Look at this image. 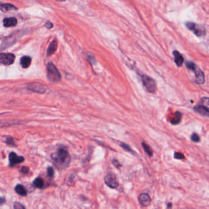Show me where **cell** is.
Listing matches in <instances>:
<instances>
[{
	"mask_svg": "<svg viewBox=\"0 0 209 209\" xmlns=\"http://www.w3.org/2000/svg\"><path fill=\"white\" fill-rule=\"evenodd\" d=\"M16 56L13 53H1L0 63L4 65H10L14 63Z\"/></svg>",
	"mask_w": 209,
	"mask_h": 209,
	"instance_id": "obj_7",
	"label": "cell"
},
{
	"mask_svg": "<svg viewBox=\"0 0 209 209\" xmlns=\"http://www.w3.org/2000/svg\"><path fill=\"white\" fill-rule=\"evenodd\" d=\"M57 1H65L66 0H56Z\"/></svg>",
	"mask_w": 209,
	"mask_h": 209,
	"instance_id": "obj_33",
	"label": "cell"
},
{
	"mask_svg": "<svg viewBox=\"0 0 209 209\" xmlns=\"http://www.w3.org/2000/svg\"><path fill=\"white\" fill-rule=\"evenodd\" d=\"M25 159L23 157L18 156L16 153L14 152L10 153L9 155V166L10 167H14L18 164H20L24 161Z\"/></svg>",
	"mask_w": 209,
	"mask_h": 209,
	"instance_id": "obj_8",
	"label": "cell"
},
{
	"mask_svg": "<svg viewBox=\"0 0 209 209\" xmlns=\"http://www.w3.org/2000/svg\"><path fill=\"white\" fill-rule=\"evenodd\" d=\"M6 144H8V145H15V143H14V141L13 140V138L11 137H9L6 139Z\"/></svg>",
	"mask_w": 209,
	"mask_h": 209,
	"instance_id": "obj_26",
	"label": "cell"
},
{
	"mask_svg": "<svg viewBox=\"0 0 209 209\" xmlns=\"http://www.w3.org/2000/svg\"><path fill=\"white\" fill-rule=\"evenodd\" d=\"M185 26L198 37L204 36L206 34V30L205 27L201 25L191 22V21H188V22L185 23Z\"/></svg>",
	"mask_w": 209,
	"mask_h": 209,
	"instance_id": "obj_4",
	"label": "cell"
},
{
	"mask_svg": "<svg viewBox=\"0 0 209 209\" xmlns=\"http://www.w3.org/2000/svg\"><path fill=\"white\" fill-rule=\"evenodd\" d=\"M51 157L55 166L60 170L67 168L71 162L68 151L64 148H60L57 152L53 153Z\"/></svg>",
	"mask_w": 209,
	"mask_h": 209,
	"instance_id": "obj_1",
	"label": "cell"
},
{
	"mask_svg": "<svg viewBox=\"0 0 209 209\" xmlns=\"http://www.w3.org/2000/svg\"><path fill=\"white\" fill-rule=\"evenodd\" d=\"M58 44L57 41L56 40H53L50 44L48 47L47 51V56L49 57L51 56L52 54H53L57 49Z\"/></svg>",
	"mask_w": 209,
	"mask_h": 209,
	"instance_id": "obj_13",
	"label": "cell"
},
{
	"mask_svg": "<svg viewBox=\"0 0 209 209\" xmlns=\"http://www.w3.org/2000/svg\"><path fill=\"white\" fill-rule=\"evenodd\" d=\"M14 208H16V209H18V208L21 209V208H25V207L24 205H23L22 204H20V203L16 202L14 204Z\"/></svg>",
	"mask_w": 209,
	"mask_h": 209,
	"instance_id": "obj_27",
	"label": "cell"
},
{
	"mask_svg": "<svg viewBox=\"0 0 209 209\" xmlns=\"http://www.w3.org/2000/svg\"><path fill=\"white\" fill-rule=\"evenodd\" d=\"M142 145L143 148H144V151L148 154V155L149 157H152L153 151H152V149L151 148V147L145 142H142Z\"/></svg>",
	"mask_w": 209,
	"mask_h": 209,
	"instance_id": "obj_21",
	"label": "cell"
},
{
	"mask_svg": "<svg viewBox=\"0 0 209 209\" xmlns=\"http://www.w3.org/2000/svg\"><path fill=\"white\" fill-rule=\"evenodd\" d=\"M5 201H5V199H4V198H3V197L1 198V204H3V202H5Z\"/></svg>",
	"mask_w": 209,
	"mask_h": 209,
	"instance_id": "obj_32",
	"label": "cell"
},
{
	"mask_svg": "<svg viewBox=\"0 0 209 209\" xmlns=\"http://www.w3.org/2000/svg\"><path fill=\"white\" fill-rule=\"evenodd\" d=\"M44 26L47 29H51L53 27V24L51 22H50V21H47V22H46V24L44 25Z\"/></svg>",
	"mask_w": 209,
	"mask_h": 209,
	"instance_id": "obj_29",
	"label": "cell"
},
{
	"mask_svg": "<svg viewBox=\"0 0 209 209\" xmlns=\"http://www.w3.org/2000/svg\"><path fill=\"white\" fill-rule=\"evenodd\" d=\"M47 175L49 176V177H53V174H54V171H53V169L51 167H49L47 168Z\"/></svg>",
	"mask_w": 209,
	"mask_h": 209,
	"instance_id": "obj_25",
	"label": "cell"
},
{
	"mask_svg": "<svg viewBox=\"0 0 209 209\" xmlns=\"http://www.w3.org/2000/svg\"><path fill=\"white\" fill-rule=\"evenodd\" d=\"M15 191L18 194H19L20 196H25L27 194V192L26 189L25 188V187L23 185H20V184L17 185L15 187Z\"/></svg>",
	"mask_w": 209,
	"mask_h": 209,
	"instance_id": "obj_16",
	"label": "cell"
},
{
	"mask_svg": "<svg viewBox=\"0 0 209 209\" xmlns=\"http://www.w3.org/2000/svg\"><path fill=\"white\" fill-rule=\"evenodd\" d=\"M191 139L194 142H200V137L196 133H193L191 137Z\"/></svg>",
	"mask_w": 209,
	"mask_h": 209,
	"instance_id": "obj_23",
	"label": "cell"
},
{
	"mask_svg": "<svg viewBox=\"0 0 209 209\" xmlns=\"http://www.w3.org/2000/svg\"><path fill=\"white\" fill-rule=\"evenodd\" d=\"M201 105H202L209 112V97H202L201 100Z\"/></svg>",
	"mask_w": 209,
	"mask_h": 209,
	"instance_id": "obj_19",
	"label": "cell"
},
{
	"mask_svg": "<svg viewBox=\"0 0 209 209\" xmlns=\"http://www.w3.org/2000/svg\"><path fill=\"white\" fill-rule=\"evenodd\" d=\"M47 77L48 80L52 82H58L61 80V74L57 67L52 63L47 64Z\"/></svg>",
	"mask_w": 209,
	"mask_h": 209,
	"instance_id": "obj_3",
	"label": "cell"
},
{
	"mask_svg": "<svg viewBox=\"0 0 209 209\" xmlns=\"http://www.w3.org/2000/svg\"><path fill=\"white\" fill-rule=\"evenodd\" d=\"M186 67L189 70L193 71L195 74L196 80L195 82L197 84H203L205 82V77L204 72L200 69L192 61H187L186 63Z\"/></svg>",
	"mask_w": 209,
	"mask_h": 209,
	"instance_id": "obj_2",
	"label": "cell"
},
{
	"mask_svg": "<svg viewBox=\"0 0 209 209\" xmlns=\"http://www.w3.org/2000/svg\"><path fill=\"white\" fill-rule=\"evenodd\" d=\"M31 63V58L28 56H24L20 60V64L23 68H28Z\"/></svg>",
	"mask_w": 209,
	"mask_h": 209,
	"instance_id": "obj_14",
	"label": "cell"
},
{
	"mask_svg": "<svg viewBox=\"0 0 209 209\" xmlns=\"http://www.w3.org/2000/svg\"><path fill=\"white\" fill-rule=\"evenodd\" d=\"M33 185L38 188H42L44 185V181L41 178L38 177L35 180V181L33 182Z\"/></svg>",
	"mask_w": 209,
	"mask_h": 209,
	"instance_id": "obj_20",
	"label": "cell"
},
{
	"mask_svg": "<svg viewBox=\"0 0 209 209\" xmlns=\"http://www.w3.org/2000/svg\"><path fill=\"white\" fill-rule=\"evenodd\" d=\"M0 9H1V10H2L3 12H5V13L10 11V10H17V8L16 6H14L13 4H7V3L2 4L1 5V7H0Z\"/></svg>",
	"mask_w": 209,
	"mask_h": 209,
	"instance_id": "obj_15",
	"label": "cell"
},
{
	"mask_svg": "<svg viewBox=\"0 0 209 209\" xmlns=\"http://www.w3.org/2000/svg\"><path fill=\"white\" fill-rule=\"evenodd\" d=\"M21 172L24 173V174H27L29 172V168L26 167V166H24V167L21 168Z\"/></svg>",
	"mask_w": 209,
	"mask_h": 209,
	"instance_id": "obj_30",
	"label": "cell"
},
{
	"mask_svg": "<svg viewBox=\"0 0 209 209\" xmlns=\"http://www.w3.org/2000/svg\"><path fill=\"white\" fill-rule=\"evenodd\" d=\"M88 60H89V61L92 64H95L96 63V60H95V58L92 55H89V57H88Z\"/></svg>",
	"mask_w": 209,
	"mask_h": 209,
	"instance_id": "obj_28",
	"label": "cell"
},
{
	"mask_svg": "<svg viewBox=\"0 0 209 209\" xmlns=\"http://www.w3.org/2000/svg\"><path fill=\"white\" fill-rule=\"evenodd\" d=\"M120 145L121 147H122V148H123L124 150H125L126 151H128V152L132 153V154H134V155L135 154V153H134V151H133V150H132L131 148L128 145H127L126 144H125V143L120 142Z\"/></svg>",
	"mask_w": 209,
	"mask_h": 209,
	"instance_id": "obj_22",
	"label": "cell"
},
{
	"mask_svg": "<svg viewBox=\"0 0 209 209\" xmlns=\"http://www.w3.org/2000/svg\"><path fill=\"white\" fill-rule=\"evenodd\" d=\"M174 158L177 159V160H183L185 158V156L183 155L182 153H179V152L174 153Z\"/></svg>",
	"mask_w": 209,
	"mask_h": 209,
	"instance_id": "obj_24",
	"label": "cell"
},
{
	"mask_svg": "<svg viewBox=\"0 0 209 209\" xmlns=\"http://www.w3.org/2000/svg\"><path fill=\"white\" fill-rule=\"evenodd\" d=\"M194 111L196 112L199 113V114H200L201 115L209 116V112L207 111V110L202 105L196 106V107H194Z\"/></svg>",
	"mask_w": 209,
	"mask_h": 209,
	"instance_id": "obj_17",
	"label": "cell"
},
{
	"mask_svg": "<svg viewBox=\"0 0 209 209\" xmlns=\"http://www.w3.org/2000/svg\"><path fill=\"white\" fill-rule=\"evenodd\" d=\"M17 24V20L15 17L6 18L3 20V25L5 27H15Z\"/></svg>",
	"mask_w": 209,
	"mask_h": 209,
	"instance_id": "obj_12",
	"label": "cell"
},
{
	"mask_svg": "<svg viewBox=\"0 0 209 209\" xmlns=\"http://www.w3.org/2000/svg\"><path fill=\"white\" fill-rule=\"evenodd\" d=\"M181 118H182V114L180 112H175V116H174V118L171 120V123L172 125H177L180 122Z\"/></svg>",
	"mask_w": 209,
	"mask_h": 209,
	"instance_id": "obj_18",
	"label": "cell"
},
{
	"mask_svg": "<svg viewBox=\"0 0 209 209\" xmlns=\"http://www.w3.org/2000/svg\"><path fill=\"white\" fill-rule=\"evenodd\" d=\"M112 163L115 165V166L118 168H119L120 166H121V164L118 162V161H117L116 160H113L112 161Z\"/></svg>",
	"mask_w": 209,
	"mask_h": 209,
	"instance_id": "obj_31",
	"label": "cell"
},
{
	"mask_svg": "<svg viewBox=\"0 0 209 209\" xmlns=\"http://www.w3.org/2000/svg\"><path fill=\"white\" fill-rule=\"evenodd\" d=\"M151 202L150 196L146 193H142L139 196V202L142 207L148 206Z\"/></svg>",
	"mask_w": 209,
	"mask_h": 209,
	"instance_id": "obj_10",
	"label": "cell"
},
{
	"mask_svg": "<svg viewBox=\"0 0 209 209\" xmlns=\"http://www.w3.org/2000/svg\"><path fill=\"white\" fill-rule=\"evenodd\" d=\"M173 55L174 57V61L175 64H177V66L179 67L182 66L184 61V58L181 53L177 50H174L173 52Z\"/></svg>",
	"mask_w": 209,
	"mask_h": 209,
	"instance_id": "obj_11",
	"label": "cell"
},
{
	"mask_svg": "<svg viewBox=\"0 0 209 209\" xmlns=\"http://www.w3.org/2000/svg\"><path fill=\"white\" fill-rule=\"evenodd\" d=\"M106 184L111 188H117L118 186V182L116 176L114 174H108L104 179Z\"/></svg>",
	"mask_w": 209,
	"mask_h": 209,
	"instance_id": "obj_6",
	"label": "cell"
},
{
	"mask_svg": "<svg viewBox=\"0 0 209 209\" xmlns=\"http://www.w3.org/2000/svg\"><path fill=\"white\" fill-rule=\"evenodd\" d=\"M27 87L30 90L38 93H44L46 92L47 90L46 86L38 83H29Z\"/></svg>",
	"mask_w": 209,
	"mask_h": 209,
	"instance_id": "obj_9",
	"label": "cell"
},
{
	"mask_svg": "<svg viewBox=\"0 0 209 209\" xmlns=\"http://www.w3.org/2000/svg\"><path fill=\"white\" fill-rule=\"evenodd\" d=\"M142 80L147 90L150 93H154L157 89V83L155 80L147 75H142Z\"/></svg>",
	"mask_w": 209,
	"mask_h": 209,
	"instance_id": "obj_5",
	"label": "cell"
}]
</instances>
